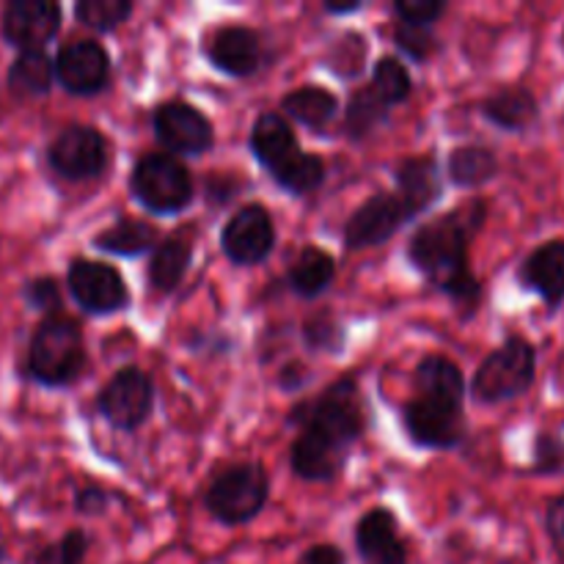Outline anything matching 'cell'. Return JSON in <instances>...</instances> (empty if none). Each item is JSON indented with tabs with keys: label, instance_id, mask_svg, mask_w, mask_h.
<instances>
[{
	"label": "cell",
	"instance_id": "30bf717a",
	"mask_svg": "<svg viewBox=\"0 0 564 564\" xmlns=\"http://www.w3.org/2000/svg\"><path fill=\"white\" fill-rule=\"evenodd\" d=\"M152 130L171 158H202L215 147L213 121L185 99L160 102L152 113Z\"/></svg>",
	"mask_w": 564,
	"mask_h": 564
},
{
	"label": "cell",
	"instance_id": "f6af8a7d",
	"mask_svg": "<svg viewBox=\"0 0 564 564\" xmlns=\"http://www.w3.org/2000/svg\"><path fill=\"white\" fill-rule=\"evenodd\" d=\"M0 562H3V545H0Z\"/></svg>",
	"mask_w": 564,
	"mask_h": 564
},
{
	"label": "cell",
	"instance_id": "484cf974",
	"mask_svg": "<svg viewBox=\"0 0 564 564\" xmlns=\"http://www.w3.org/2000/svg\"><path fill=\"white\" fill-rule=\"evenodd\" d=\"M193 259V246L185 237H165L163 242H158L149 259V284L154 286L163 295L180 290V284L185 281L187 268H191Z\"/></svg>",
	"mask_w": 564,
	"mask_h": 564
},
{
	"label": "cell",
	"instance_id": "b9f144b4",
	"mask_svg": "<svg viewBox=\"0 0 564 564\" xmlns=\"http://www.w3.org/2000/svg\"><path fill=\"white\" fill-rule=\"evenodd\" d=\"M308 380H312V372H308L306 364L290 361L281 367L279 386H281V391H286V394H297V391H303V386H306Z\"/></svg>",
	"mask_w": 564,
	"mask_h": 564
},
{
	"label": "cell",
	"instance_id": "4fadbf2b",
	"mask_svg": "<svg viewBox=\"0 0 564 564\" xmlns=\"http://www.w3.org/2000/svg\"><path fill=\"white\" fill-rule=\"evenodd\" d=\"M55 80L72 97H97L110 83V55L97 39H75L53 58Z\"/></svg>",
	"mask_w": 564,
	"mask_h": 564
},
{
	"label": "cell",
	"instance_id": "e0dca14e",
	"mask_svg": "<svg viewBox=\"0 0 564 564\" xmlns=\"http://www.w3.org/2000/svg\"><path fill=\"white\" fill-rule=\"evenodd\" d=\"M518 286L538 295L551 312L564 303V240L554 237L527 253L518 264Z\"/></svg>",
	"mask_w": 564,
	"mask_h": 564
},
{
	"label": "cell",
	"instance_id": "f35d334b",
	"mask_svg": "<svg viewBox=\"0 0 564 564\" xmlns=\"http://www.w3.org/2000/svg\"><path fill=\"white\" fill-rule=\"evenodd\" d=\"M367 66V44L358 33H352V44H347V36H341L339 44H334L330 53V69L339 77H356L361 75Z\"/></svg>",
	"mask_w": 564,
	"mask_h": 564
},
{
	"label": "cell",
	"instance_id": "ffe728a7",
	"mask_svg": "<svg viewBox=\"0 0 564 564\" xmlns=\"http://www.w3.org/2000/svg\"><path fill=\"white\" fill-rule=\"evenodd\" d=\"M248 147H251L253 160H257L270 176H275L281 169H286V165L303 152L292 124L284 116L275 113V110L257 116V121L251 124V135H248Z\"/></svg>",
	"mask_w": 564,
	"mask_h": 564
},
{
	"label": "cell",
	"instance_id": "277c9868",
	"mask_svg": "<svg viewBox=\"0 0 564 564\" xmlns=\"http://www.w3.org/2000/svg\"><path fill=\"white\" fill-rule=\"evenodd\" d=\"M534 380H538V350L527 336L512 334L482 358L468 391L479 405H501L529 394Z\"/></svg>",
	"mask_w": 564,
	"mask_h": 564
},
{
	"label": "cell",
	"instance_id": "e575fe53",
	"mask_svg": "<svg viewBox=\"0 0 564 564\" xmlns=\"http://www.w3.org/2000/svg\"><path fill=\"white\" fill-rule=\"evenodd\" d=\"M22 301L33 308L42 312L44 317H55L64 314V297H61V284L53 275H36L22 286Z\"/></svg>",
	"mask_w": 564,
	"mask_h": 564
},
{
	"label": "cell",
	"instance_id": "d4e9b609",
	"mask_svg": "<svg viewBox=\"0 0 564 564\" xmlns=\"http://www.w3.org/2000/svg\"><path fill=\"white\" fill-rule=\"evenodd\" d=\"M499 158L490 147L482 143H466V147H457L455 152L446 160V176L455 187L463 191H477V187L488 185L499 176Z\"/></svg>",
	"mask_w": 564,
	"mask_h": 564
},
{
	"label": "cell",
	"instance_id": "7c38bea8",
	"mask_svg": "<svg viewBox=\"0 0 564 564\" xmlns=\"http://www.w3.org/2000/svg\"><path fill=\"white\" fill-rule=\"evenodd\" d=\"M275 248V220L262 204H246L226 220L220 251L237 268L262 264Z\"/></svg>",
	"mask_w": 564,
	"mask_h": 564
},
{
	"label": "cell",
	"instance_id": "8d00e7d4",
	"mask_svg": "<svg viewBox=\"0 0 564 564\" xmlns=\"http://www.w3.org/2000/svg\"><path fill=\"white\" fill-rule=\"evenodd\" d=\"M532 474L538 477H554L564 471V441L554 433H538L532 446Z\"/></svg>",
	"mask_w": 564,
	"mask_h": 564
},
{
	"label": "cell",
	"instance_id": "1f68e13d",
	"mask_svg": "<svg viewBox=\"0 0 564 564\" xmlns=\"http://www.w3.org/2000/svg\"><path fill=\"white\" fill-rule=\"evenodd\" d=\"M135 11L132 0H77L75 20L94 33H113Z\"/></svg>",
	"mask_w": 564,
	"mask_h": 564
},
{
	"label": "cell",
	"instance_id": "3957f363",
	"mask_svg": "<svg viewBox=\"0 0 564 564\" xmlns=\"http://www.w3.org/2000/svg\"><path fill=\"white\" fill-rule=\"evenodd\" d=\"M28 378L44 389H66L86 369V339L80 325L66 314L44 317L36 325L25 358Z\"/></svg>",
	"mask_w": 564,
	"mask_h": 564
},
{
	"label": "cell",
	"instance_id": "d6986e66",
	"mask_svg": "<svg viewBox=\"0 0 564 564\" xmlns=\"http://www.w3.org/2000/svg\"><path fill=\"white\" fill-rule=\"evenodd\" d=\"M356 551L364 564H408V543L400 521L386 507L364 512L356 523Z\"/></svg>",
	"mask_w": 564,
	"mask_h": 564
},
{
	"label": "cell",
	"instance_id": "d6a6232c",
	"mask_svg": "<svg viewBox=\"0 0 564 564\" xmlns=\"http://www.w3.org/2000/svg\"><path fill=\"white\" fill-rule=\"evenodd\" d=\"M303 345L312 352H328V356H339L347 345V330L334 314L319 312L303 323L301 328Z\"/></svg>",
	"mask_w": 564,
	"mask_h": 564
},
{
	"label": "cell",
	"instance_id": "4dcf8cb0",
	"mask_svg": "<svg viewBox=\"0 0 564 564\" xmlns=\"http://www.w3.org/2000/svg\"><path fill=\"white\" fill-rule=\"evenodd\" d=\"M325 176H328L325 160L319 158V154L301 152L286 169H281L279 174L273 176V182L281 191L290 193V196L303 198L308 196V193L319 191V187L325 185Z\"/></svg>",
	"mask_w": 564,
	"mask_h": 564
},
{
	"label": "cell",
	"instance_id": "836d02e7",
	"mask_svg": "<svg viewBox=\"0 0 564 564\" xmlns=\"http://www.w3.org/2000/svg\"><path fill=\"white\" fill-rule=\"evenodd\" d=\"M88 549H91V538L83 529H72L61 540L44 545L39 551L36 564H83L88 556Z\"/></svg>",
	"mask_w": 564,
	"mask_h": 564
},
{
	"label": "cell",
	"instance_id": "7a4b0ae2",
	"mask_svg": "<svg viewBox=\"0 0 564 564\" xmlns=\"http://www.w3.org/2000/svg\"><path fill=\"white\" fill-rule=\"evenodd\" d=\"M488 220V202L471 198L460 209L419 224L408 240V259L438 292L452 301L463 319H471L482 303V281L468 264V246Z\"/></svg>",
	"mask_w": 564,
	"mask_h": 564
},
{
	"label": "cell",
	"instance_id": "7402d4cb",
	"mask_svg": "<svg viewBox=\"0 0 564 564\" xmlns=\"http://www.w3.org/2000/svg\"><path fill=\"white\" fill-rule=\"evenodd\" d=\"M413 394L466 405V378L463 369L446 356H424L413 369Z\"/></svg>",
	"mask_w": 564,
	"mask_h": 564
},
{
	"label": "cell",
	"instance_id": "ac0fdd59",
	"mask_svg": "<svg viewBox=\"0 0 564 564\" xmlns=\"http://www.w3.org/2000/svg\"><path fill=\"white\" fill-rule=\"evenodd\" d=\"M397 198L405 204L411 220L427 213L444 196V174L435 154H411L402 158L394 169Z\"/></svg>",
	"mask_w": 564,
	"mask_h": 564
},
{
	"label": "cell",
	"instance_id": "8fae6325",
	"mask_svg": "<svg viewBox=\"0 0 564 564\" xmlns=\"http://www.w3.org/2000/svg\"><path fill=\"white\" fill-rule=\"evenodd\" d=\"M66 290L77 308L91 317H110L130 306V290L119 270L94 259H72L66 268Z\"/></svg>",
	"mask_w": 564,
	"mask_h": 564
},
{
	"label": "cell",
	"instance_id": "9a60e30c",
	"mask_svg": "<svg viewBox=\"0 0 564 564\" xmlns=\"http://www.w3.org/2000/svg\"><path fill=\"white\" fill-rule=\"evenodd\" d=\"M204 55L224 75L251 77L268 61V44L248 25H220L204 44Z\"/></svg>",
	"mask_w": 564,
	"mask_h": 564
},
{
	"label": "cell",
	"instance_id": "ee69618b",
	"mask_svg": "<svg viewBox=\"0 0 564 564\" xmlns=\"http://www.w3.org/2000/svg\"><path fill=\"white\" fill-rule=\"evenodd\" d=\"M323 9H325V14H330V17H350V14H358V11H364V0H352V3H336V0H325Z\"/></svg>",
	"mask_w": 564,
	"mask_h": 564
},
{
	"label": "cell",
	"instance_id": "603a6c76",
	"mask_svg": "<svg viewBox=\"0 0 564 564\" xmlns=\"http://www.w3.org/2000/svg\"><path fill=\"white\" fill-rule=\"evenodd\" d=\"M281 113L312 132H323L339 116V97L323 86H297L281 97Z\"/></svg>",
	"mask_w": 564,
	"mask_h": 564
},
{
	"label": "cell",
	"instance_id": "2e32d148",
	"mask_svg": "<svg viewBox=\"0 0 564 564\" xmlns=\"http://www.w3.org/2000/svg\"><path fill=\"white\" fill-rule=\"evenodd\" d=\"M64 11L53 0H11L3 9L0 33L11 47L44 50L61 31Z\"/></svg>",
	"mask_w": 564,
	"mask_h": 564
},
{
	"label": "cell",
	"instance_id": "5b68a950",
	"mask_svg": "<svg viewBox=\"0 0 564 564\" xmlns=\"http://www.w3.org/2000/svg\"><path fill=\"white\" fill-rule=\"evenodd\" d=\"M270 499V477L262 463H231L204 490V507L220 527H246L262 516Z\"/></svg>",
	"mask_w": 564,
	"mask_h": 564
},
{
	"label": "cell",
	"instance_id": "f546056e",
	"mask_svg": "<svg viewBox=\"0 0 564 564\" xmlns=\"http://www.w3.org/2000/svg\"><path fill=\"white\" fill-rule=\"evenodd\" d=\"M369 88H372L389 108H394V105H402L411 99L413 77L411 72H408V66L402 64L397 55H380L372 66V83H369Z\"/></svg>",
	"mask_w": 564,
	"mask_h": 564
},
{
	"label": "cell",
	"instance_id": "cb8c5ba5",
	"mask_svg": "<svg viewBox=\"0 0 564 564\" xmlns=\"http://www.w3.org/2000/svg\"><path fill=\"white\" fill-rule=\"evenodd\" d=\"M336 279V259L317 246H306L286 270V284L303 301L325 295Z\"/></svg>",
	"mask_w": 564,
	"mask_h": 564
},
{
	"label": "cell",
	"instance_id": "d590c367",
	"mask_svg": "<svg viewBox=\"0 0 564 564\" xmlns=\"http://www.w3.org/2000/svg\"><path fill=\"white\" fill-rule=\"evenodd\" d=\"M394 44L402 55H408L416 64H424L430 55L438 53V39H435L433 28H413L405 22H397Z\"/></svg>",
	"mask_w": 564,
	"mask_h": 564
},
{
	"label": "cell",
	"instance_id": "f1b7e54d",
	"mask_svg": "<svg viewBox=\"0 0 564 564\" xmlns=\"http://www.w3.org/2000/svg\"><path fill=\"white\" fill-rule=\"evenodd\" d=\"M9 88L20 97H47L55 83L53 58L44 50H22L9 66Z\"/></svg>",
	"mask_w": 564,
	"mask_h": 564
},
{
	"label": "cell",
	"instance_id": "74e56055",
	"mask_svg": "<svg viewBox=\"0 0 564 564\" xmlns=\"http://www.w3.org/2000/svg\"><path fill=\"white\" fill-rule=\"evenodd\" d=\"M449 3L446 0H397V20L413 28H433L446 14Z\"/></svg>",
	"mask_w": 564,
	"mask_h": 564
},
{
	"label": "cell",
	"instance_id": "7bdbcfd3",
	"mask_svg": "<svg viewBox=\"0 0 564 564\" xmlns=\"http://www.w3.org/2000/svg\"><path fill=\"white\" fill-rule=\"evenodd\" d=\"M297 564H347L345 551L334 543H317L308 551H303V556Z\"/></svg>",
	"mask_w": 564,
	"mask_h": 564
},
{
	"label": "cell",
	"instance_id": "ba28073f",
	"mask_svg": "<svg viewBox=\"0 0 564 564\" xmlns=\"http://www.w3.org/2000/svg\"><path fill=\"white\" fill-rule=\"evenodd\" d=\"M402 427L419 449L449 452L466 441V411L455 402L413 394L402 408Z\"/></svg>",
	"mask_w": 564,
	"mask_h": 564
},
{
	"label": "cell",
	"instance_id": "83f0119b",
	"mask_svg": "<svg viewBox=\"0 0 564 564\" xmlns=\"http://www.w3.org/2000/svg\"><path fill=\"white\" fill-rule=\"evenodd\" d=\"M391 121V108L372 91L369 86L352 91V97L347 99L345 121H341V130L350 141L361 143L367 138H372L380 127H386Z\"/></svg>",
	"mask_w": 564,
	"mask_h": 564
},
{
	"label": "cell",
	"instance_id": "5bb4252c",
	"mask_svg": "<svg viewBox=\"0 0 564 564\" xmlns=\"http://www.w3.org/2000/svg\"><path fill=\"white\" fill-rule=\"evenodd\" d=\"M408 220H411V215H408L405 204L397 198V193L380 191L352 209L345 231H341V240H345L347 251L378 248L389 242Z\"/></svg>",
	"mask_w": 564,
	"mask_h": 564
},
{
	"label": "cell",
	"instance_id": "52a82bcc",
	"mask_svg": "<svg viewBox=\"0 0 564 564\" xmlns=\"http://www.w3.org/2000/svg\"><path fill=\"white\" fill-rule=\"evenodd\" d=\"M154 380L147 369L121 367L97 394V413L119 433H135L154 413Z\"/></svg>",
	"mask_w": 564,
	"mask_h": 564
},
{
	"label": "cell",
	"instance_id": "ab89813d",
	"mask_svg": "<svg viewBox=\"0 0 564 564\" xmlns=\"http://www.w3.org/2000/svg\"><path fill=\"white\" fill-rule=\"evenodd\" d=\"M110 501H113V494L99 485H86V488L75 490V512L83 518H102Z\"/></svg>",
	"mask_w": 564,
	"mask_h": 564
},
{
	"label": "cell",
	"instance_id": "44dd1931",
	"mask_svg": "<svg viewBox=\"0 0 564 564\" xmlns=\"http://www.w3.org/2000/svg\"><path fill=\"white\" fill-rule=\"evenodd\" d=\"M479 113L505 132H529L540 121V102L527 86H501L479 102Z\"/></svg>",
	"mask_w": 564,
	"mask_h": 564
},
{
	"label": "cell",
	"instance_id": "6da1fadb",
	"mask_svg": "<svg viewBox=\"0 0 564 564\" xmlns=\"http://www.w3.org/2000/svg\"><path fill=\"white\" fill-rule=\"evenodd\" d=\"M369 413L356 378H339L312 400L295 402L286 424L297 427L290 466L303 482L328 485L345 471L352 446L367 433Z\"/></svg>",
	"mask_w": 564,
	"mask_h": 564
},
{
	"label": "cell",
	"instance_id": "9c48e42d",
	"mask_svg": "<svg viewBox=\"0 0 564 564\" xmlns=\"http://www.w3.org/2000/svg\"><path fill=\"white\" fill-rule=\"evenodd\" d=\"M108 138L88 124L64 127L47 147V165L66 182L97 180L108 169Z\"/></svg>",
	"mask_w": 564,
	"mask_h": 564
},
{
	"label": "cell",
	"instance_id": "4316f807",
	"mask_svg": "<svg viewBox=\"0 0 564 564\" xmlns=\"http://www.w3.org/2000/svg\"><path fill=\"white\" fill-rule=\"evenodd\" d=\"M154 240H158V229H154L152 224L138 218H119L113 226L99 231V235L94 237L91 246L97 248V251L110 253V257L135 259L154 251V246H158Z\"/></svg>",
	"mask_w": 564,
	"mask_h": 564
},
{
	"label": "cell",
	"instance_id": "60d3db41",
	"mask_svg": "<svg viewBox=\"0 0 564 564\" xmlns=\"http://www.w3.org/2000/svg\"><path fill=\"white\" fill-rule=\"evenodd\" d=\"M545 532H549L556 556L564 564V496H556L545 507Z\"/></svg>",
	"mask_w": 564,
	"mask_h": 564
},
{
	"label": "cell",
	"instance_id": "8992f818",
	"mask_svg": "<svg viewBox=\"0 0 564 564\" xmlns=\"http://www.w3.org/2000/svg\"><path fill=\"white\" fill-rule=\"evenodd\" d=\"M130 193L147 213L180 215L196 196V185L180 158L165 152L143 154L130 174Z\"/></svg>",
	"mask_w": 564,
	"mask_h": 564
}]
</instances>
